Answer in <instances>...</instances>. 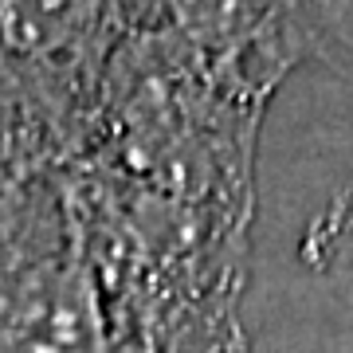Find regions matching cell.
<instances>
[{"mask_svg":"<svg viewBox=\"0 0 353 353\" xmlns=\"http://www.w3.org/2000/svg\"><path fill=\"white\" fill-rule=\"evenodd\" d=\"M0 353H118L67 185L0 181Z\"/></svg>","mask_w":353,"mask_h":353,"instance_id":"cell-1","label":"cell"},{"mask_svg":"<svg viewBox=\"0 0 353 353\" xmlns=\"http://www.w3.org/2000/svg\"><path fill=\"white\" fill-rule=\"evenodd\" d=\"M114 0H0V43L75 99L79 79L99 55Z\"/></svg>","mask_w":353,"mask_h":353,"instance_id":"cell-2","label":"cell"},{"mask_svg":"<svg viewBox=\"0 0 353 353\" xmlns=\"http://www.w3.org/2000/svg\"><path fill=\"white\" fill-rule=\"evenodd\" d=\"M303 252H306V263L338 283L341 299L353 310V185L341 189L322 208V216L306 232Z\"/></svg>","mask_w":353,"mask_h":353,"instance_id":"cell-3","label":"cell"},{"mask_svg":"<svg viewBox=\"0 0 353 353\" xmlns=\"http://www.w3.org/2000/svg\"><path fill=\"white\" fill-rule=\"evenodd\" d=\"M212 353H243V345H228V350H212Z\"/></svg>","mask_w":353,"mask_h":353,"instance_id":"cell-4","label":"cell"}]
</instances>
